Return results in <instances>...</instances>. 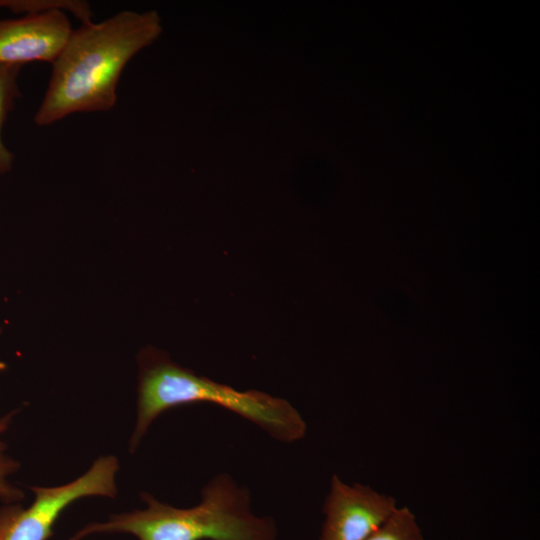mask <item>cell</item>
<instances>
[{"label":"cell","mask_w":540,"mask_h":540,"mask_svg":"<svg viewBox=\"0 0 540 540\" xmlns=\"http://www.w3.org/2000/svg\"><path fill=\"white\" fill-rule=\"evenodd\" d=\"M19 468L20 462L9 454L0 436V500L4 504L17 503L24 498V492L10 481Z\"/></svg>","instance_id":"obj_10"},{"label":"cell","mask_w":540,"mask_h":540,"mask_svg":"<svg viewBox=\"0 0 540 540\" xmlns=\"http://www.w3.org/2000/svg\"><path fill=\"white\" fill-rule=\"evenodd\" d=\"M146 507L117 513L92 522L70 540L96 533H127L138 540H275L277 529L269 517L252 513L250 494L226 473L212 478L202 489L201 501L177 508L142 493Z\"/></svg>","instance_id":"obj_2"},{"label":"cell","mask_w":540,"mask_h":540,"mask_svg":"<svg viewBox=\"0 0 540 540\" xmlns=\"http://www.w3.org/2000/svg\"><path fill=\"white\" fill-rule=\"evenodd\" d=\"M21 67L0 64V175L9 172L14 161L13 153L3 143L2 128L16 100L20 97L18 75Z\"/></svg>","instance_id":"obj_7"},{"label":"cell","mask_w":540,"mask_h":540,"mask_svg":"<svg viewBox=\"0 0 540 540\" xmlns=\"http://www.w3.org/2000/svg\"><path fill=\"white\" fill-rule=\"evenodd\" d=\"M207 402L225 408L260 427L283 443L301 440L307 424L286 399L258 390L239 391L195 374L158 351H146L141 358L137 416L129 440L134 452L155 419L182 405Z\"/></svg>","instance_id":"obj_3"},{"label":"cell","mask_w":540,"mask_h":540,"mask_svg":"<svg viewBox=\"0 0 540 540\" xmlns=\"http://www.w3.org/2000/svg\"><path fill=\"white\" fill-rule=\"evenodd\" d=\"M14 413L6 414L0 417V436L8 429Z\"/></svg>","instance_id":"obj_11"},{"label":"cell","mask_w":540,"mask_h":540,"mask_svg":"<svg viewBox=\"0 0 540 540\" xmlns=\"http://www.w3.org/2000/svg\"><path fill=\"white\" fill-rule=\"evenodd\" d=\"M161 31L156 11L127 10L73 30L52 63L48 87L34 122L46 126L73 113L112 109L125 66Z\"/></svg>","instance_id":"obj_1"},{"label":"cell","mask_w":540,"mask_h":540,"mask_svg":"<svg viewBox=\"0 0 540 540\" xmlns=\"http://www.w3.org/2000/svg\"><path fill=\"white\" fill-rule=\"evenodd\" d=\"M120 463L114 455L98 457L74 480L53 487L30 486L34 500L28 507L20 502L0 507V540H48L64 510L85 497L115 498Z\"/></svg>","instance_id":"obj_4"},{"label":"cell","mask_w":540,"mask_h":540,"mask_svg":"<svg viewBox=\"0 0 540 540\" xmlns=\"http://www.w3.org/2000/svg\"><path fill=\"white\" fill-rule=\"evenodd\" d=\"M366 540H425L415 515L408 507H397Z\"/></svg>","instance_id":"obj_9"},{"label":"cell","mask_w":540,"mask_h":540,"mask_svg":"<svg viewBox=\"0 0 540 540\" xmlns=\"http://www.w3.org/2000/svg\"><path fill=\"white\" fill-rule=\"evenodd\" d=\"M396 509L392 496L368 485L347 484L334 474L324 501L319 540H366Z\"/></svg>","instance_id":"obj_5"},{"label":"cell","mask_w":540,"mask_h":540,"mask_svg":"<svg viewBox=\"0 0 540 540\" xmlns=\"http://www.w3.org/2000/svg\"><path fill=\"white\" fill-rule=\"evenodd\" d=\"M0 8H7L14 13L40 14L50 11H68L82 24L92 22V11L86 1L78 0H0Z\"/></svg>","instance_id":"obj_8"},{"label":"cell","mask_w":540,"mask_h":540,"mask_svg":"<svg viewBox=\"0 0 540 540\" xmlns=\"http://www.w3.org/2000/svg\"><path fill=\"white\" fill-rule=\"evenodd\" d=\"M73 29L64 11L0 19V64L53 63Z\"/></svg>","instance_id":"obj_6"}]
</instances>
